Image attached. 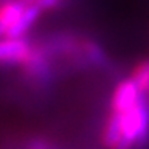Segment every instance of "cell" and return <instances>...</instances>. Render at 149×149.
Here are the masks:
<instances>
[{
  "label": "cell",
  "mask_w": 149,
  "mask_h": 149,
  "mask_svg": "<svg viewBox=\"0 0 149 149\" xmlns=\"http://www.w3.org/2000/svg\"><path fill=\"white\" fill-rule=\"evenodd\" d=\"M143 96L145 94L138 88V86L133 83L132 78L122 80L113 90L111 104H110L111 110L110 111H114V113L125 111V110L133 107Z\"/></svg>",
  "instance_id": "cell-2"
},
{
  "label": "cell",
  "mask_w": 149,
  "mask_h": 149,
  "mask_svg": "<svg viewBox=\"0 0 149 149\" xmlns=\"http://www.w3.org/2000/svg\"><path fill=\"white\" fill-rule=\"evenodd\" d=\"M62 1L64 0H42L41 3H39V9L42 10V12H47V10H52V9H56L58 6H61L62 4Z\"/></svg>",
  "instance_id": "cell-6"
},
{
  "label": "cell",
  "mask_w": 149,
  "mask_h": 149,
  "mask_svg": "<svg viewBox=\"0 0 149 149\" xmlns=\"http://www.w3.org/2000/svg\"><path fill=\"white\" fill-rule=\"evenodd\" d=\"M32 48V42L26 38H0V65H22Z\"/></svg>",
  "instance_id": "cell-1"
},
{
  "label": "cell",
  "mask_w": 149,
  "mask_h": 149,
  "mask_svg": "<svg viewBox=\"0 0 149 149\" xmlns=\"http://www.w3.org/2000/svg\"><path fill=\"white\" fill-rule=\"evenodd\" d=\"M26 4L22 0H1L0 1V38L6 36L16 23Z\"/></svg>",
  "instance_id": "cell-3"
},
{
  "label": "cell",
  "mask_w": 149,
  "mask_h": 149,
  "mask_svg": "<svg viewBox=\"0 0 149 149\" xmlns=\"http://www.w3.org/2000/svg\"><path fill=\"white\" fill-rule=\"evenodd\" d=\"M138 88L149 97V59H143L136 64L130 72V77Z\"/></svg>",
  "instance_id": "cell-5"
},
{
  "label": "cell",
  "mask_w": 149,
  "mask_h": 149,
  "mask_svg": "<svg viewBox=\"0 0 149 149\" xmlns=\"http://www.w3.org/2000/svg\"><path fill=\"white\" fill-rule=\"evenodd\" d=\"M42 13L44 12L38 6H26L25 10L22 12V15L19 16V19L16 20V23L12 26V29L9 31V33L6 36H10V38L26 36L28 31L36 23V20L39 19V16Z\"/></svg>",
  "instance_id": "cell-4"
}]
</instances>
